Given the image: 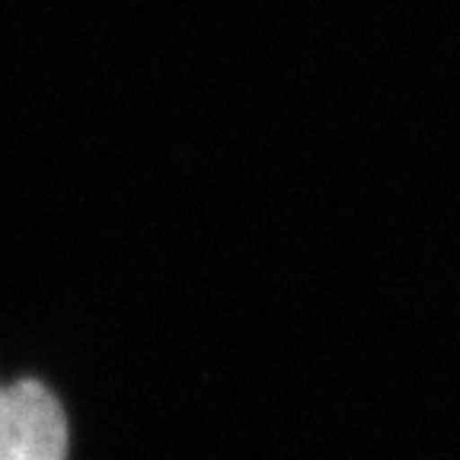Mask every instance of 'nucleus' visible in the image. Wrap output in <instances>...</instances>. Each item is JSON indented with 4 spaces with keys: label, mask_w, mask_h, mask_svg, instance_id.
Wrapping results in <instances>:
<instances>
[{
    "label": "nucleus",
    "mask_w": 460,
    "mask_h": 460,
    "mask_svg": "<svg viewBox=\"0 0 460 460\" xmlns=\"http://www.w3.org/2000/svg\"><path fill=\"white\" fill-rule=\"evenodd\" d=\"M0 460H67V416L39 381L0 387Z\"/></svg>",
    "instance_id": "f257e3e1"
}]
</instances>
